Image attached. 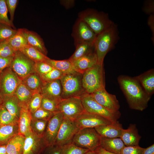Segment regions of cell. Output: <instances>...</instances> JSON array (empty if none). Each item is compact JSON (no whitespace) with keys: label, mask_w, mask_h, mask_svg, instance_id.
<instances>
[{"label":"cell","mask_w":154,"mask_h":154,"mask_svg":"<svg viewBox=\"0 0 154 154\" xmlns=\"http://www.w3.org/2000/svg\"><path fill=\"white\" fill-rule=\"evenodd\" d=\"M117 81L130 108L142 111L147 108L151 96L135 77L121 75Z\"/></svg>","instance_id":"cell-1"},{"label":"cell","mask_w":154,"mask_h":154,"mask_svg":"<svg viewBox=\"0 0 154 154\" xmlns=\"http://www.w3.org/2000/svg\"><path fill=\"white\" fill-rule=\"evenodd\" d=\"M116 38V29L114 23L96 35L94 43L98 64L103 65L104 57L114 44Z\"/></svg>","instance_id":"cell-2"},{"label":"cell","mask_w":154,"mask_h":154,"mask_svg":"<svg viewBox=\"0 0 154 154\" xmlns=\"http://www.w3.org/2000/svg\"><path fill=\"white\" fill-rule=\"evenodd\" d=\"M82 74V87L86 93L90 94L100 89L105 88L103 65L97 64Z\"/></svg>","instance_id":"cell-3"},{"label":"cell","mask_w":154,"mask_h":154,"mask_svg":"<svg viewBox=\"0 0 154 154\" xmlns=\"http://www.w3.org/2000/svg\"><path fill=\"white\" fill-rule=\"evenodd\" d=\"M78 18L86 23L96 35L113 23L105 13L93 9H88L80 12Z\"/></svg>","instance_id":"cell-4"},{"label":"cell","mask_w":154,"mask_h":154,"mask_svg":"<svg viewBox=\"0 0 154 154\" xmlns=\"http://www.w3.org/2000/svg\"><path fill=\"white\" fill-rule=\"evenodd\" d=\"M82 74L77 72L65 74L60 78L62 99L73 97H80L86 93L82 87Z\"/></svg>","instance_id":"cell-5"},{"label":"cell","mask_w":154,"mask_h":154,"mask_svg":"<svg viewBox=\"0 0 154 154\" xmlns=\"http://www.w3.org/2000/svg\"><path fill=\"white\" fill-rule=\"evenodd\" d=\"M101 136L94 128L80 129L76 133L71 143L79 147L94 151L100 146Z\"/></svg>","instance_id":"cell-6"},{"label":"cell","mask_w":154,"mask_h":154,"mask_svg":"<svg viewBox=\"0 0 154 154\" xmlns=\"http://www.w3.org/2000/svg\"><path fill=\"white\" fill-rule=\"evenodd\" d=\"M85 112L102 116L114 123L118 120L121 116L120 112L111 111L96 101L90 94L85 93L80 97Z\"/></svg>","instance_id":"cell-7"},{"label":"cell","mask_w":154,"mask_h":154,"mask_svg":"<svg viewBox=\"0 0 154 154\" xmlns=\"http://www.w3.org/2000/svg\"><path fill=\"white\" fill-rule=\"evenodd\" d=\"M58 109L64 118L74 121L85 112L79 97L62 99L58 104Z\"/></svg>","instance_id":"cell-8"},{"label":"cell","mask_w":154,"mask_h":154,"mask_svg":"<svg viewBox=\"0 0 154 154\" xmlns=\"http://www.w3.org/2000/svg\"><path fill=\"white\" fill-rule=\"evenodd\" d=\"M35 62L20 51H16L9 67L22 80L35 72Z\"/></svg>","instance_id":"cell-9"},{"label":"cell","mask_w":154,"mask_h":154,"mask_svg":"<svg viewBox=\"0 0 154 154\" xmlns=\"http://www.w3.org/2000/svg\"><path fill=\"white\" fill-rule=\"evenodd\" d=\"M22 80L9 67L0 74V89L2 97L14 94Z\"/></svg>","instance_id":"cell-10"},{"label":"cell","mask_w":154,"mask_h":154,"mask_svg":"<svg viewBox=\"0 0 154 154\" xmlns=\"http://www.w3.org/2000/svg\"><path fill=\"white\" fill-rule=\"evenodd\" d=\"M72 36L75 46L86 42H94L96 35L87 24L78 18L74 25Z\"/></svg>","instance_id":"cell-11"},{"label":"cell","mask_w":154,"mask_h":154,"mask_svg":"<svg viewBox=\"0 0 154 154\" xmlns=\"http://www.w3.org/2000/svg\"><path fill=\"white\" fill-rule=\"evenodd\" d=\"M79 130L74 121L64 118L58 130L54 144L62 146L71 143L74 135Z\"/></svg>","instance_id":"cell-12"},{"label":"cell","mask_w":154,"mask_h":154,"mask_svg":"<svg viewBox=\"0 0 154 154\" xmlns=\"http://www.w3.org/2000/svg\"><path fill=\"white\" fill-rule=\"evenodd\" d=\"M74 121L79 129L85 128H94L97 126L113 123L102 116L85 111L81 114Z\"/></svg>","instance_id":"cell-13"},{"label":"cell","mask_w":154,"mask_h":154,"mask_svg":"<svg viewBox=\"0 0 154 154\" xmlns=\"http://www.w3.org/2000/svg\"><path fill=\"white\" fill-rule=\"evenodd\" d=\"M59 112H55L48 121L43 137L44 142L47 146L54 145L58 133L64 119Z\"/></svg>","instance_id":"cell-14"},{"label":"cell","mask_w":154,"mask_h":154,"mask_svg":"<svg viewBox=\"0 0 154 154\" xmlns=\"http://www.w3.org/2000/svg\"><path fill=\"white\" fill-rule=\"evenodd\" d=\"M90 94L98 103L107 110L113 112L119 111L120 106L116 96L108 92L105 88Z\"/></svg>","instance_id":"cell-15"},{"label":"cell","mask_w":154,"mask_h":154,"mask_svg":"<svg viewBox=\"0 0 154 154\" xmlns=\"http://www.w3.org/2000/svg\"><path fill=\"white\" fill-rule=\"evenodd\" d=\"M62 87L60 79L44 82L40 92L43 97L53 100L59 103L61 98Z\"/></svg>","instance_id":"cell-16"},{"label":"cell","mask_w":154,"mask_h":154,"mask_svg":"<svg viewBox=\"0 0 154 154\" xmlns=\"http://www.w3.org/2000/svg\"><path fill=\"white\" fill-rule=\"evenodd\" d=\"M94 128L101 137L108 138H120L123 129L121 124L118 121L110 124L97 126Z\"/></svg>","instance_id":"cell-17"},{"label":"cell","mask_w":154,"mask_h":154,"mask_svg":"<svg viewBox=\"0 0 154 154\" xmlns=\"http://www.w3.org/2000/svg\"><path fill=\"white\" fill-rule=\"evenodd\" d=\"M141 138L136 125L132 124L127 129H123L120 137L125 146L139 145Z\"/></svg>","instance_id":"cell-18"},{"label":"cell","mask_w":154,"mask_h":154,"mask_svg":"<svg viewBox=\"0 0 154 154\" xmlns=\"http://www.w3.org/2000/svg\"><path fill=\"white\" fill-rule=\"evenodd\" d=\"M72 63L76 71L82 74L97 64V57L95 51L80 58Z\"/></svg>","instance_id":"cell-19"},{"label":"cell","mask_w":154,"mask_h":154,"mask_svg":"<svg viewBox=\"0 0 154 154\" xmlns=\"http://www.w3.org/2000/svg\"><path fill=\"white\" fill-rule=\"evenodd\" d=\"M31 113L27 106H23L21 107L19 121V134L26 136L31 132Z\"/></svg>","instance_id":"cell-20"},{"label":"cell","mask_w":154,"mask_h":154,"mask_svg":"<svg viewBox=\"0 0 154 154\" xmlns=\"http://www.w3.org/2000/svg\"><path fill=\"white\" fill-rule=\"evenodd\" d=\"M125 146L120 138H108L101 137L100 146L106 151L116 154H120Z\"/></svg>","instance_id":"cell-21"},{"label":"cell","mask_w":154,"mask_h":154,"mask_svg":"<svg viewBox=\"0 0 154 154\" xmlns=\"http://www.w3.org/2000/svg\"><path fill=\"white\" fill-rule=\"evenodd\" d=\"M149 96H151L154 92V70H149L135 77Z\"/></svg>","instance_id":"cell-22"},{"label":"cell","mask_w":154,"mask_h":154,"mask_svg":"<svg viewBox=\"0 0 154 154\" xmlns=\"http://www.w3.org/2000/svg\"><path fill=\"white\" fill-rule=\"evenodd\" d=\"M28 44L33 46L46 55L47 50L42 39L36 33L26 29H23Z\"/></svg>","instance_id":"cell-23"},{"label":"cell","mask_w":154,"mask_h":154,"mask_svg":"<svg viewBox=\"0 0 154 154\" xmlns=\"http://www.w3.org/2000/svg\"><path fill=\"white\" fill-rule=\"evenodd\" d=\"M45 62L54 68L60 70L64 74L78 72L76 71L72 63L68 59L56 60L48 58Z\"/></svg>","instance_id":"cell-24"},{"label":"cell","mask_w":154,"mask_h":154,"mask_svg":"<svg viewBox=\"0 0 154 154\" xmlns=\"http://www.w3.org/2000/svg\"><path fill=\"white\" fill-rule=\"evenodd\" d=\"M25 137L19 134L13 137L6 145L7 154H22Z\"/></svg>","instance_id":"cell-25"},{"label":"cell","mask_w":154,"mask_h":154,"mask_svg":"<svg viewBox=\"0 0 154 154\" xmlns=\"http://www.w3.org/2000/svg\"><path fill=\"white\" fill-rule=\"evenodd\" d=\"M22 83L33 93L40 92L44 83L40 76L35 72L23 79Z\"/></svg>","instance_id":"cell-26"},{"label":"cell","mask_w":154,"mask_h":154,"mask_svg":"<svg viewBox=\"0 0 154 154\" xmlns=\"http://www.w3.org/2000/svg\"><path fill=\"white\" fill-rule=\"evenodd\" d=\"M2 104L15 118L19 114L21 107L14 94L3 97Z\"/></svg>","instance_id":"cell-27"},{"label":"cell","mask_w":154,"mask_h":154,"mask_svg":"<svg viewBox=\"0 0 154 154\" xmlns=\"http://www.w3.org/2000/svg\"><path fill=\"white\" fill-rule=\"evenodd\" d=\"M76 50L68 59L72 63L80 58L95 51L94 42H86L75 46Z\"/></svg>","instance_id":"cell-28"},{"label":"cell","mask_w":154,"mask_h":154,"mask_svg":"<svg viewBox=\"0 0 154 154\" xmlns=\"http://www.w3.org/2000/svg\"><path fill=\"white\" fill-rule=\"evenodd\" d=\"M34 93L29 90L22 82L15 91L14 94L17 98L21 107L27 106Z\"/></svg>","instance_id":"cell-29"},{"label":"cell","mask_w":154,"mask_h":154,"mask_svg":"<svg viewBox=\"0 0 154 154\" xmlns=\"http://www.w3.org/2000/svg\"><path fill=\"white\" fill-rule=\"evenodd\" d=\"M19 51L35 62H45L48 58L46 55L43 54L37 49L29 45L26 46Z\"/></svg>","instance_id":"cell-30"},{"label":"cell","mask_w":154,"mask_h":154,"mask_svg":"<svg viewBox=\"0 0 154 154\" xmlns=\"http://www.w3.org/2000/svg\"><path fill=\"white\" fill-rule=\"evenodd\" d=\"M15 51H19L28 45L23 29H19L15 35L6 41Z\"/></svg>","instance_id":"cell-31"},{"label":"cell","mask_w":154,"mask_h":154,"mask_svg":"<svg viewBox=\"0 0 154 154\" xmlns=\"http://www.w3.org/2000/svg\"><path fill=\"white\" fill-rule=\"evenodd\" d=\"M15 127L13 123L0 125V145L6 142L12 136L14 133Z\"/></svg>","instance_id":"cell-32"},{"label":"cell","mask_w":154,"mask_h":154,"mask_svg":"<svg viewBox=\"0 0 154 154\" xmlns=\"http://www.w3.org/2000/svg\"><path fill=\"white\" fill-rule=\"evenodd\" d=\"M22 154H32L37 146V142L32 132L26 136Z\"/></svg>","instance_id":"cell-33"},{"label":"cell","mask_w":154,"mask_h":154,"mask_svg":"<svg viewBox=\"0 0 154 154\" xmlns=\"http://www.w3.org/2000/svg\"><path fill=\"white\" fill-rule=\"evenodd\" d=\"M17 30L10 25L4 23H0V42L7 41L16 33Z\"/></svg>","instance_id":"cell-34"},{"label":"cell","mask_w":154,"mask_h":154,"mask_svg":"<svg viewBox=\"0 0 154 154\" xmlns=\"http://www.w3.org/2000/svg\"><path fill=\"white\" fill-rule=\"evenodd\" d=\"M89 151L70 143L61 146L60 154H84Z\"/></svg>","instance_id":"cell-35"},{"label":"cell","mask_w":154,"mask_h":154,"mask_svg":"<svg viewBox=\"0 0 154 154\" xmlns=\"http://www.w3.org/2000/svg\"><path fill=\"white\" fill-rule=\"evenodd\" d=\"M42 97L40 92L33 94L27 105L28 108L31 113H34L40 107Z\"/></svg>","instance_id":"cell-36"},{"label":"cell","mask_w":154,"mask_h":154,"mask_svg":"<svg viewBox=\"0 0 154 154\" xmlns=\"http://www.w3.org/2000/svg\"><path fill=\"white\" fill-rule=\"evenodd\" d=\"M15 118L2 104L0 108V125L13 123Z\"/></svg>","instance_id":"cell-37"},{"label":"cell","mask_w":154,"mask_h":154,"mask_svg":"<svg viewBox=\"0 0 154 154\" xmlns=\"http://www.w3.org/2000/svg\"><path fill=\"white\" fill-rule=\"evenodd\" d=\"M6 41L0 42V57L4 58L13 57L16 52Z\"/></svg>","instance_id":"cell-38"},{"label":"cell","mask_w":154,"mask_h":154,"mask_svg":"<svg viewBox=\"0 0 154 154\" xmlns=\"http://www.w3.org/2000/svg\"><path fill=\"white\" fill-rule=\"evenodd\" d=\"M59 103L53 100L43 97L40 107L47 111L55 113L59 112L58 109Z\"/></svg>","instance_id":"cell-39"},{"label":"cell","mask_w":154,"mask_h":154,"mask_svg":"<svg viewBox=\"0 0 154 154\" xmlns=\"http://www.w3.org/2000/svg\"><path fill=\"white\" fill-rule=\"evenodd\" d=\"M5 0H0V23L7 24L14 29L13 23L9 19Z\"/></svg>","instance_id":"cell-40"},{"label":"cell","mask_w":154,"mask_h":154,"mask_svg":"<svg viewBox=\"0 0 154 154\" xmlns=\"http://www.w3.org/2000/svg\"><path fill=\"white\" fill-rule=\"evenodd\" d=\"M64 74L60 70L54 68L47 73L40 77L44 83L60 79Z\"/></svg>","instance_id":"cell-41"},{"label":"cell","mask_w":154,"mask_h":154,"mask_svg":"<svg viewBox=\"0 0 154 154\" xmlns=\"http://www.w3.org/2000/svg\"><path fill=\"white\" fill-rule=\"evenodd\" d=\"M54 68L44 62H35V71L40 76L47 73Z\"/></svg>","instance_id":"cell-42"},{"label":"cell","mask_w":154,"mask_h":154,"mask_svg":"<svg viewBox=\"0 0 154 154\" xmlns=\"http://www.w3.org/2000/svg\"><path fill=\"white\" fill-rule=\"evenodd\" d=\"M55 113L47 111L40 107L33 113V115L34 117L37 119L48 121Z\"/></svg>","instance_id":"cell-43"},{"label":"cell","mask_w":154,"mask_h":154,"mask_svg":"<svg viewBox=\"0 0 154 154\" xmlns=\"http://www.w3.org/2000/svg\"><path fill=\"white\" fill-rule=\"evenodd\" d=\"M48 121L37 119L34 124V128L40 137H43L45 131Z\"/></svg>","instance_id":"cell-44"},{"label":"cell","mask_w":154,"mask_h":154,"mask_svg":"<svg viewBox=\"0 0 154 154\" xmlns=\"http://www.w3.org/2000/svg\"><path fill=\"white\" fill-rule=\"evenodd\" d=\"M144 148L139 145L125 146L122 149L120 154H141Z\"/></svg>","instance_id":"cell-45"},{"label":"cell","mask_w":154,"mask_h":154,"mask_svg":"<svg viewBox=\"0 0 154 154\" xmlns=\"http://www.w3.org/2000/svg\"><path fill=\"white\" fill-rule=\"evenodd\" d=\"M5 1L8 12L10 14V20L12 23H13L15 12L18 1L17 0H5Z\"/></svg>","instance_id":"cell-46"},{"label":"cell","mask_w":154,"mask_h":154,"mask_svg":"<svg viewBox=\"0 0 154 154\" xmlns=\"http://www.w3.org/2000/svg\"><path fill=\"white\" fill-rule=\"evenodd\" d=\"M13 57L9 58H4L0 57V72H1L6 68L10 66Z\"/></svg>","instance_id":"cell-47"},{"label":"cell","mask_w":154,"mask_h":154,"mask_svg":"<svg viewBox=\"0 0 154 154\" xmlns=\"http://www.w3.org/2000/svg\"><path fill=\"white\" fill-rule=\"evenodd\" d=\"M144 11L146 13L151 14L154 11V3L153 1H148L146 2L144 8Z\"/></svg>","instance_id":"cell-48"},{"label":"cell","mask_w":154,"mask_h":154,"mask_svg":"<svg viewBox=\"0 0 154 154\" xmlns=\"http://www.w3.org/2000/svg\"><path fill=\"white\" fill-rule=\"evenodd\" d=\"M60 4L67 9L72 7L75 5V1L74 0H60Z\"/></svg>","instance_id":"cell-49"},{"label":"cell","mask_w":154,"mask_h":154,"mask_svg":"<svg viewBox=\"0 0 154 154\" xmlns=\"http://www.w3.org/2000/svg\"><path fill=\"white\" fill-rule=\"evenodd\" d=\"M50 146V151L48 154H60L61 146L56 144Z\"/></svg>","instance_id":"cell-50"},{"label":"cell","mask_w":154,"mask_h":154,"mask_svg":"<svg viewBox=\"0 0 154 154\" xmlns=\"http://www.w3.org/2000/svg\"><path fill=\"white\" fill-rule=\"evenodd\" d=\"M141 154H154V144L144 148Z\"/></svg>","instance_id":"cell-51"},{"label":"cell","mask_w":154,"mask_h":154,"mask_svg":"<svg viewBox=\"0 0 154 154\" xmlns=\"http://www.w3.org/2000/svg\"><path fill=\"white\" fill-rule=\"evenodd\" d=\"M94 151L97 154H116L108 151L100 146L98 147Z\"/></svg>","instance_id":"cell-52"},{"label":"cell","mask_w":154,"mask_h":154,"mask_svg":"<svg viewBox=\"0 0 154 154\" xmlns=\"http://www.w3.org/2000/svg\"><path fill=\"white\" fill-rule=\"evenodd\" d=\"M148 24L152 33H154V15L153 14H151L149 18Z\"/></svg>","instance_id":"cell-53"},{"label":"cell","mask_w":154,"mask_h":154,"mask_svg":"<svg viewBox=\"0 0 154 154\" xmlns=\"http://www.w3.org/2000/svg\"><path fill=\"white\" fill-rule=\"evenodd\" d=\"M0 154H7L6 145L0 146Z\"/></svg>","instance_id":"cell-54"},{"label":"cell","mask_w":154,"mask_h":154,"mask_svg":"<svg viewBox=\"0 0 154 154\" xmlns=\"http://www.w3.org/2000/svg\"><path fill=\"white\" fill-rule=\"evenodd\" d=\"M84 154H97L94 151H89Z\"/></svg>","instance_id":"cell-55"},{"label":"cell","mask_w":154,"mask_h":154,"mask_svg":"<svg viewBox=\"0 0 154 154\" xmlns=\"http://www.w3.org/2000/svg\"><path fill=\"white\" fill-rule=\"evenodd\" d=\"M1 72H0V74ZM2 99H3V97L2 96V95L0 89V105L1 104H2Z\"/></svg>","instance_id":"cell-56"},{"label":"cell","mask_w":154,"mask_h":154,"mask_svg":"<svg viewBox=\"0 0 154 154\" xmlns=\"http://www.w3.org/2000/svg\"><path fill=\"white\" fill-rule=\"evenodd\" d=\"M1 105H0V107H1Z\"/></svg>","instance_id":"cell-57"}]
</instances>
